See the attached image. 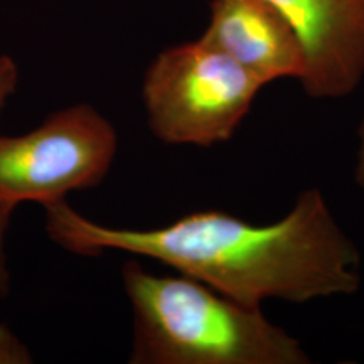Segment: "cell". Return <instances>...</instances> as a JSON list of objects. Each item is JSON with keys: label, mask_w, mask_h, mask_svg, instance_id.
I'll list each match as a JSON object with an SVG mask.
<instances>
[{"label": "cell", "mask_w": 364, "mask_h": 364, "mask_svg": "<svg viewBox=\"0 0 364 364\" xmlns=\"http://www.w3.org/2000/svg\"><path fill=\"white\" fill-rule=\"evenodd\" d=\"M305 55L301 84L313 99H340L364 77V0H267Z\"/></svg>", "instance_id": "cell-5"}, {"label": "cell", "mask_w": 364, "mask_h": 364, "mask_svg": "<svg viewBox=\"0 0 364 364\" xmlns=\"http://www.w3.org/2000/svg\"><path fill=\"white\" fill-rule=\"evenodd\" d=\"M359 136V150H358V162L355 169V180L364 191V120L358 131Z\"/></svg>", "instance_id": "cell-10"}, {"label": "cell", "mask_w": 364, "mask_h": 364, "mask_svg": "<svg viewBox=\"0 0 364 364\" xmlns=\"http://www.w3.org/2000/svg\"><path fill=\"white\" fill-rule=\"evenodd\" d=\"M14 208L0 204V299L7 296L10 289V272L6 255V235L10 228Z\"/></svg>", "instance_id": "cell-8"}, {"label": "cell", "mask_w": 364, "mask_h": 364, "mask_svg": "<svg viewBox=\"0 0 364 364\" xmlns=\"http://www.w3.org/2000/svg\"><path fill=\"white\" fill-rule=\"evenodd\" d=\"M117 151V134L95 107L76 105L46 117L23 135H0V204L43 207L105 181Z\"/></svg>", "instance_id": "cell-4"}, {"label": "cell", "mask_w": 364, "mask_h": 364, "mask_svg": "<svg viewBox=\"0 0 364 364\" xmlns=\"http://www.w3.org/2000/svg\"><path fill=\"white\" fill-rule=\"evenodd\" d=\"M134 320L132 364H308L301 343L250 308L186 275L122 270Z\"/></svg>", "instance_id": "cell-2"}, {"label": "cell", "mask_w": 364, "mask_h": 364, "mask_svg": "<svg viewBox=\"0 0 364 364\" xmlns=\"http://www.w3.org/2000/svg\"><path fill=\"white\" fill-rule=\"evenodd\" d=\"M31 363V355L19 338L3 324H0V364Z\"/></svg>", "instance_id": "cell-7"}, {"label": "cell", "mask_w": 364, "mask_h": 364, "mask_svg": "<svg viewBox=\"0 0 364 364\" xmlns=\"http://www.w3.org/2000/svg\"><path fill=\"white\" fill-rule=\"evenodd\" d=\"M82 245L93 255L112 250L156 260L250 308L269 299L351 296L362 284L360 252L318 189L304 191L284 219L267 225L220 210L150 230L90 221Z\"/></svg>", "instance_id": "cell-1"}, {"label": "cell", "mask_w": 364, "mask_h": 364, "mask_svg": "<svg viewBox=\"0 0 364 364\" xmlns=\"http://www.w3.org/2000/svg\"><path fill=\"white\" fill-rule=\"evenodd\" d=\"M262 87L201 37L156 55L144 75L142 99L159 141L209 147L232 138Z\"/></svg>", "instance_id": "cell-3"}, {"label": "cell", "mask_w": 364, "mask_h": 364, "mask_svg": "<svg viewBox=\"0 0 364 364\" xmlns=\"http://www.w3.org/2000/svg\"><path fill=\"white\" fill-rule=\"evenodd\" d=\"M19 80V70L11 57L0 55V114L13 96Z\"/></svg>", "instance_id": "cell-9"}, {"label": "cell", "mask_w": 364, "mask_h": 364, "mask_svg": "<svg viewBox=\"0 0 364 364\" xmlns=\"http://www.w3.org/2000/svg\"><path fill=\"white\" fill-rule=\"evenodd\" d=\"M263 85L305 75V55L293 27L267 0H213L203 36Z\"/></svg>", "instance_id": "cell-6"}]
</instances>
